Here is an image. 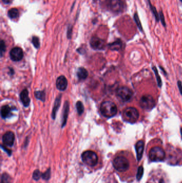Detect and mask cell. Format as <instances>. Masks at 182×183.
I'll return each instance as SVG.
<instances>
[{
    "instance_id": "1",
    "label": "cell",
    "mask_w": 182,
    "mask_h": 183,
    "mask_svg": "<svg viewBox=\"0 0 182 183\" xmlns=\"http://www.w3.org/2000/svg\"><path fill=\"white\" fill-rule=\"evenodd\" d=\"M113 166L115 169L120 172H125L130 167V162L126 156L119 155L114 158Z\"/></svg>"
},
{
    "instance_id": "2",
    "label": "cell",
    "mask_w": 182,
    "mask_h": 183,
    "mask_svg": "<svg viewBox=\"0 0 182 183\" xmlns=\"http://www.w3.org/2000/svg\"><path fill=\"white\" fill-rule=\"evenodd\" d=\"M118 108L114 102L106 101L103 102L101 106V112L105 117L111 118L116 114Z\"/></svg>"
},
{
    "instance_id": "3",
    "label": "cell",
    "mask_w": 182,
    "mask_h": 183,
    "mask_svg": "<svg viewBox=\"0 0 182 183\" xmlns=\"http://www.w3.org/2000/svg\"><path fill=\"white\" fill-rule=\"evenodd\" d=\"M148 157L150 160L152 162L163 161L165 157V150L160 147H154L150 150Z\"/></svg>"
},
{
    "instance_id": "4",
    "label": "cell",
    "mask_w": 182,
    "mask_h": 183,
    "mask_svg": "<svg viewBox=\"0 0 182 183\" xmlns=\"http://www.w3.org/2000/svg\"><path fill=\"white\" fill-rule=\"evenodd\" d=\"M81 158L82 161L89 166H96L98 161L97 154L92 150L85 151L82 154Z\"/></svg>"
},
{
    "instance_id": "5",
    "label": "cell",
    "mask_w": 182,
    "mask_h": 183,
    "mask_svg": "<svg viewBox=\"0 0 182 183\" xmlns=\"http://www.w3.org/2000/svg\"><path fill=\"white\" fill-rule=\"evenodd\" d=\"M140 105L144 109L151 110L156 106V101L152 96L144 95L140 99Z\"/></svg>"
},
{
    "instance_id": "6",
    "label": "cell",
    "mask_w": 182,
    "mask_h": 183,
    "mask_svg": "<svg viewBox=\"0 0 182 183\" xmlns=\"http://www.w3.org/2000/svg\"><path fill=\"white\" fill-rule=\"evenodd\" d=\"M123 114L127 120L130 122H136L139 118L138 111L134 107H128L123 111Z\"/></svg>"
},
{
    "instance_id": "7",
    "label": "cell",
    "mask_w": 182,
    "mask_h": 183,
    "mask_svg": "<svg viewBox=\"0 0 182 183\" xmlns=\"http://www.w3.org/2000/svg\"><path fill=\"white\" fill-rule=\"evenodd\" d=\"M116 94L118 97L124 102L130 100L133 95L132 91L127 87H120L117 90Z\"/></svg>"
},
{
    "instance_id": "8",
    "label": "cell",
    "mask_w": 182,
    "mask_h": 183,
    "mask_svg": "<svg viewBox=\"0 0 182 183\" xmlns=\"http://www.w3.org/2000/svg\"><path fill=\"white\" fill-rule=\"evenodd\" d=\"M10 56L13 61L18 62L22 60L24 56V52L20 47H15L10 52Z\"/></svg>"
},
{
    "instance_id": "9",
    "label": "cell",
    "mask_w": 182,
    "mask_h": 183,
    "mask_svg": "<svg viewBox=\"0 0 182 183\" xmlns=\"http://www.w3.org/2000/svg\"><path fill=\"white\" fill-rule=\"evenodd\" d=\"M109 7L113 13H121L123 9V4L121 0H110Z\"/></svg>"
},
{
    "instance_id": "10",
    "label": "cell",
    "mask_w": 182,
    "mask_h": 183,
    "mask_svg": "<svg viewBox=\"0 0 182 183\" xmlns=\"http://www.w3.org/2000/svg\"><path fill=\"white\" fill-rule=\"evenodd\" d=\"M90 45L94 49L102 50L105 47V41L97 37H93L90 40Z\"/></svg>"
},
{
    "instance_id": "11",
    "label": "cell",
    "mask_w": 182,
    "mask_h": 183,
    "mask_svg": "<svg viewBox=\"0 0 182 183\" xmlns=\"http://www.w3.org/2000/svg\"><path fill=\"white\" fill-rule=\"evenodd\" d=\"M15 134L11 131H8L6 132L2 136V141L4 145L12 147L15 141Z\"/></svg>"
},
{
    "instance_id": "12",
    "label": "cell",
    "mask_w": 182,
    "mask_h": 183,
    "mask_svg": "<svg viewBox=\"0 0 182 183\" xmlns=\"http://www.w3.org/2000/svg\"><path fill=\"white\" fill-rule=\"evenodd\" d=\"M68 85V80L64 76H60L57 79L56 87L60 91H65Z\"/></svg>"
},
{
    "instance_id": "13",
    "label": "cell",
    "mask_w": 182,
    "mask_h": 183,
    "mask_svg": "<svg viewBox=\"0 0 182 183\" xmlns=\"http://www.w3.org/2000/svg\"><path fill=\"white\" fill-rule=\"evenodd\" d=\"M135 149L137 154V158L138 161L142 159L144 152V142L143 140L138 141L135 145Z\"/></svg>"
},
{
    "instance_id": "14",
    "label": "cell",
    "mask_w": 182,
    "mask_h": 183,
    "mask_svg": "<svg viewBox=\"0 0 182 183\" xmlns=\"http://www.w3.org/2000/svg\"><path fill=\"white\" fill-rule=\"evenodd\" d=\"M20 98L22 103L25 107H27L30 105V100L29 96H28V92L27 89H24L22 91L20 94Z\"/></svg>"
},
{
    "instance_id": "15",
    "label": "cell",
    "mask_w": 182,
    "mask_h": 183,
    "mask_svg": "<svg viewBox=\"0 0 182 183\" xmlns=\"http://www.w3.org/2000/svg\"><path fill=\"white\" fill-rule=\"evenodd\" d=\"M13 109L8 105H5L1 108V117L2 118H6L11 116Z\"/></svg>"
},
{
    "instance_id": "16",
    "label": "cell",
    "mask_w": 182,
    "mask_h": 183,
    "mask_svg": "<svg viewBox=\"0 0 182 183\" xmlns=\"http://www.w3.org/2000/svg\"><path fill=\"white\" fill-rule=\"evenodd\" d=\"M69 103L68 101H66L64 106L63 114V118H62V127L63 128L67 122L68 112H69Z\"/></svg>"
},
{
    "instance_id": "17",
    "label": "cell",
    "mask_w": 182,
    "mask_h": 183,
    "mask_svg": "<svg viewBox=\"0 0 182 183\" xmlns=\"http://www.w3.org/2000/svg\"><path fill=\"white\" fill-rule=\"evenodd\" d=\"M61 95H62L61 94L60 95H58L57 97V98H56L55 101V105H54L53 110L52 111V118L54 119H55L56 118L57 112L58 110V108H60V105L61 98H62Z\"/></svg>"
},
{
    "instance_id": "18",
    "label": "cell",
    "mask_w": 182,
    "mask_h": 183,
    "mask_svg": "<svg viewBox=\"0 0 182 183\" xmlns=\"http://www.w3.org/2000/svg\"><path fill=\"white\" fill-rule=\"evenodd\" d=\"M77 76L80 80H85L88 76V72L85 69L80 67L77 69Z\"/></svg>"
},
{
    "instance_id": "19",
    "label": "cell",
    "mask_w": 182,
    "mask_h": 183,
    "mask_svg": "<svg viewBox=\"0 0 182 183\" xmlns=\"http://www.w3.org/2000/svg\"><path fill=\"white\" fill-rule=\"evenodd\" d=\"M109 47L111 50L119 51L122 47V42L120 40H118L109 45Z\"/></svg>"
},
{
    "instance_id": "20",
    "label": "cell",
    "mask_w": 182,
    "mask_h": 183,
    "mask_svg": "<svg viewBox=\"0 0 182 183\" xmlns=\"http://www.w3.org/2000/svg\"><path fill=\"white\" fill-rule=\"evenodd\" d=\"M148 4H149V5H150V9H151L152 13H153V15H154V17H155L156 21L157 22H159V21H160L159 14L158 13L157 9H156V8L155 7H154L152 4H151V2H150V0H148Z\"/></svg>"
},
{
    "instance_id": "21",
    "label": "cell",
    "mask_w": 182,
    "mask_h": 183,
    "mask_svg": "<svg viewBox=\"0 0 182 183\" xmlns=\"http://www.w3.org/2000/svg\"><path fill=\"white\" fill-rule=\"evenodd\" d=\"M19 13L16 8L11 9L8 11V16L11 19H15L19 16Z\"/></svg>"
},
{
    "instance_id": "22",
    "label": "cell",
    "mask_w": 182,
    "mask_h": 183,
    "mask_svg": "<svg viewBox=\"0 0 182 183\" xmlns=\"http://www.w3.org/2000/svg\"><path fill=\"white\" fill-rule=\"evenodd\" d=\"M34 94L35 95V97L38 100L43 102L45 101L46 94L43 91H36L34 92Z\"/></svg>"
},
{
    "instance_id": "23",
    "label": "cell",
    "mask_w": 182,
    "mask_h": 183,
    "mask_svg": "<svg viewBox=\"0 0 182 183\" xmlns=\"http://www.w3.org/2000/svg\"><path fill=\"white\" fill-rule=\"evenodd\" d=\"M76 107L79 115H82L85 110V108L82 102H81L80 101L76 102Z\"/></svg>"
},
{
    "instance_id": "24",
    "label": "cell",
    "mask_w": 182,
    "mask_h": 183,
    "mask_svg": "<svg viewBox=\"0 0 182 183\" xmlns=\"http://www.w3.org/2000/svg\"><path fill=\"white\" fill-rule=\"evenodd\" d=\"M134 20L135 21L136 24V25L137 26L138 28L139 29V30L140 31H143V27H142V24H141V22H140V18H139V16L138 15V13H136L134 15Z\"/></svg>"
},
{
    "instance_id": "25",
    "label": "cell",
    "mask_w": 182,
    "mask_h": 183,
    "mask_svg": "<svg viewBox=\"0 0 182 183\" xmlns=\"http://www.w3.org/2000/svg\"><path fill=\"white\" fill-rule=\"evenodd\" d=\"M11 182V178L7 173H4L1 177V183H10Z\"/></svg>"
},
{
    "instance_id": "26",
    "label": "cell",
    "mask_w": 182,
    "mask_h": 183,
    "mask_svg": "<svg viewBox=\"0 0 182 183\" xmlns=\"http://www.w3.org/2000/svg\"><path fill=\"white\" fill-rule=\"evenodd\" d=\"M153 70L154 71L156 77V79H157V83H158V85L159 86V87H161L162 86V81H161V77L159 76V73L158 71V70L156 68V67H152Z\"/></svg>"
},
{
    "instance_id": "27",
    "label": "cell",
    "mask_w": 182,
    "mask_h": 183,
    "mask_svg": "<svg viewBox=\"0 0 182 183\" xmlns=\"http://www.w3.org/2000/svg\"><path fill=\"white\" fill-rule=\"evenodd\" d=\"M143 173H144V168L142 166H139L138 169V171H137V176H136V178L138 180H140L141 178L143 177Z\"/></svg>"
},
{
    "instance_id": "28",
    "label": "cell",
    "mask_w": 182,
    "mask_h": 183,
    "mask_svg": "<svg viewBox=\"0 0 182 183\" xmlns=\"http://www.w3.org/2000/svg\"><path fill=\"white\" fill-rule=\"evenodd\" d=\"M51 177V171H50V169H48L45 172H44L42 175V177L43 179L45 180H48L49 179H50Z\"/></svg>"
},
{
    "instance_id": "29",
    "label": "cell",
    "mask_w": 182,
    "mask_h": 183,
    "mask_svg": "<svg viewBox=\"0 0 182 183\" xmlns=\"http://www.w3.org/2000/svg\"><path fill=\"white\" fill-rule=\"evenodd\" d=\"M41 177H42V174L40 170H36L34 171L33 174V178L35 180H36V181L38 180L41 178Z\"/></svg>"
},
{
    "instance_id": "30",
    "label": "cell",
    "mask_w": 182,
    "mask_h": 183,
    "mask_svg": "<svg viewBox=\"0 0 182 183\" xmlns=\"http://www.w3.org/2000/svg\"><path fill=\"white\" fill-rule=\"evenodd\" d=\"M32 43L33 44L34 47H35L36 48L38 49L40 47V41H39V39L36 37H33L32 38Z\"/></svg>"
},
{
    "instance_id": "31",
    "label": "cell",
    "mask_w": 182,
    "mask_h": 183,
    "mask_svg": "<svg viewBox=\"0 0 182 183\" xmlns=\"http://www.w3.org/2000/svg\"><path fill=\"white\" fill-rule=\"evenodd\" d=\"M159 14L160 20V21H161L162 24L163 25V26L164 27H165V26H166V24H165V17H164L163 13L161 11Z\"/></svg>"
},
{
    "instance_id": "32",
    "label": "cell",
    "mask_w": 182,
    "mask_h": 183,
    "mask_svg": "<svg viewBox=\"0 0 182 183\" xmlns=\"http://www.w3.org/2000/svg\"><path fill=\"white\" fill-rule=\"evenodd\" d=\"M1 46V56H2L3 54L5 51V48H6L5 44L4 41L1 40V46Z\"/></svg>"
},
{
    "instance_id": "33",
    "label": "cell",
    "mask_w": 182,
    "mask_h": 183,
    "mask_svg": "<svg viewBox=\"0 0 182 183\" xmlns=\"http://www.w3.org/2000/svg\"><path fill=\"white\" fill-rule=\"evenodd\" d=\"M177 85H178V89L180 91V93L182 95V82L181 81H178L177 82Z\"/></svg>"
},
{
    "instance_id": "34",
    "label": "cell",
    "mask_w": 182,
    "mask_h": 183,
    "mask_svg": "<svg viewBox=\"0 0 182 183\" xmlns=\"http://www.w3.org/2000/svg\"><path fill=\"white\" fill-rule=\"evenodd\" d=\"M72 28L68 27V38L70 39L71 38V35H72Z\"/></svg>"
},
{
    "instance_id": "35",
    "label": "cell",
    "mask_w": 182,
    "mask_h": 183,
    "mask_svg": "<svg viewBox=\"0 0 182 183\" xmlns=\"http://www.w3.org/2000/svg\"><path fill=\"white\" fill-rule=\"evenodd\" d=\"M3 1V2L6 3V4H9L11 2V0H2Z\"/></svg>"
},
{
    "instance_id": "36",
    "label": "cell",
    "mask_w": 182,
    "mask_h": 183,
    "mask_svg": "<svg viewBox=\"0 0 182 183\" xmlns=\"http://www.w3.org/2000/svg\"><path fill=\"white\" fill-rule=\"evenodd\" d=\"M181 136L182 139V128H181Z\"/></svg>"
},
{
    "instance_id": "37",
    "label": "cell",
    "mask_w": 182,
    "mask_h": 183,
    "mask_svg": "<svg viewBox=\"0 0 182 183\" xmlns=\"http://www.w3.org/2000/svg\"><path fill=\"white\" fill-rule=\"evenodd\" d=\"M180 1H181V2H182V0H180Z\"/></svg>"
}]
</instances>
